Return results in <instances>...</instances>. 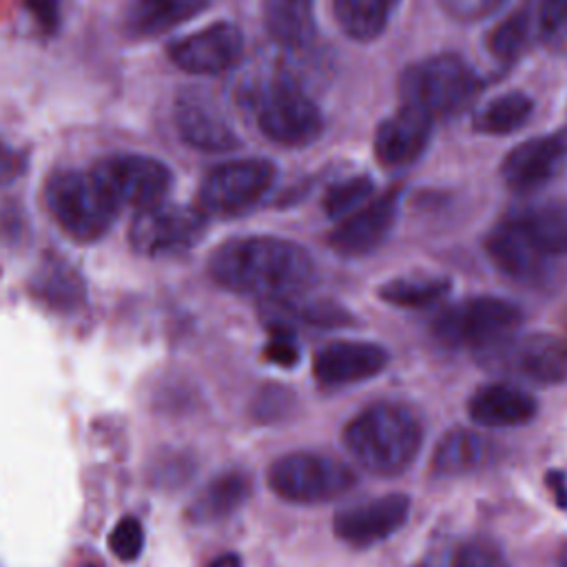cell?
Returning <instances> with one entry per match:
<instances>
[{
	"label": "cell",
	"mask_w": 567,
	"mask_h": 567,
	"mask_svg": "<svg viewBox=\"0 0 567 567\" xmlns=\"http://www.w3.org/2000/svg\"><path fill=\"white\" fill-rule=\"evenodd\" d=\"M270 492L288 503H328L357 485L350 465L319 452H290L275 458L266 470Z\"/></svg>",
	"instance_id": "277c9868"
},
{
	"label": "cell",
	"mask_w": 567,
	"mask_h": 567,
	"mask_svg": "<svg viewBox=\"0 0 567 567\" xmlns=\"http://www.w3.org/2000/svg\"><path fill=\"white\" fill-rule=\"evenodd\" d=\"M388 365V350L372 341H332L315 354L312 372L323 385L339 388L377 377Z\"/></svg>",
	"instance_id": "2e32d148"
},
{
	"label": "cell",
	"mask_w": 567,
	"mask_h": 567,
	"mask_svg": "<svg viewBox=\"0 0 567 567\" xmlns=\"http://www.w3.org/2000/svg\"><path fill=\"white\" fill-rule=\"evenodd\" d=\"M91 173L104 184L117 206H137L140 210L159 204L171 186L168 166L137 153L109 155L95 162Z\"/></svg>",
	"instance_id": "9c48e42d"
},
{
	"label": "cell",
	"mask_w": 567,
	"mask_h": 567,
	"mask_svg": "<svg viewBox=\"0 0 567 567\" xmlns=\"http://www.w3.org/2000/svg\"><path fill=\"white\" fill-rule=\"evenodd\" d=\"M266 359L281 368H292L299 361V348L295 343L292 332L286 326H275L272 337L264 350Z\"/></svg>",
	"instance_id": "d590c367"
},
{
	"label": "cell",
	"mask_w": 567,
	"mask_h": 567,
	"mask_svg": "<svg viewBox=\"0 0 567 567\" xmlns=\"http://www.w3.org/2000/svg\"><path fill=\"white\" fill-rule=\"evenodd\" d=\"M175 126L182 140L199 151L221 153L239 144V137L228 120L208 100L190 93L182 95L175 104Z\"/></svg>",
	"instance_id": "ac0fdd59"
},
{
	"label": "cell",
	"mask_w": 567,
	"mask_h": 567,
	"mask_svg": "<svg viewBox=\"0 0 567 567\" xmlns=\"http://www.w3.org/2000/svg\"><path fill=\"white\" fill-rule=\"evenodd\" d=\"M33 295L55 310H75L84 301L80 272L58 257H47L31 279Z\"/></svg>",
	"instance_id": "603a6c76"
},
{
	"label": "cell",
	"mask_w": 567,
	"mask_h": 567,
	"mask_svg": "<svg viewBox=\"0 0 567 567\" xmlns=\"http://www.w3.org/2000/svg\"><path fill=\"white\" fill-rule=\"evenodd\" d=\"M204 230L206 217L202 208L159 202L135 215L128 239L140 255L157 257L195 246Z\"/></svg>",
	"instance_id": "30bf717a"
},
{
	"label": "cell",
	"mask_w": 567,
	"mask_h": 567,
	"mask_svg": "<svg viewBox=\"0 0 567 567\" xmlns=\"http://www.w3.org/2000/svg\"><path fill=\"white\" fill-rule=\"evenodd\" d=\"M109 549L115 558H120L124 563L135 560L144 549V527H142V523L133 516L120 518L113 525L111 534H109Z\"/></svg>",
	"instance_id": "836d02e7"
},
{
	"label": "cell",
	"mask_w": 567,
	"mask_h": 567,
	"mask_svg": "<svg viewBox=\"0 0 567 567\" xmlns=\"http://www.w3.org/2000/svg\"><path fill=\"white\" fill-rule=\"evenodd\" d=\"M372 190H374V182L370 177H365V175L348 177V179L334 184L326 193L323 210L332 219H343V217L352 215L357 208H361L363 204H368Z\"/></svg>",
	"instance_id": "4dcf8cb0"
},
{
	"label": "cell",
	"mask_w": 567,
	"mask_h": 567,
	"mask_svg": "<svg viewBox=\"0 0 567 567\" xmlns=\"http://www.w3.org/2000/svg\"><path fill=\"white\" fill-rule=\"evenodd\" d=\"M44 204L58 226L78 241L100 239L120 208L91 171L53 173L44 184Z\"/></svg>",
	"instance_id": "3957f363"
},
{
	"label": "cell",
	"mask_w": 567,
	"mask_h": 567,
	"mask_svg": "<svg viewBox=\"0 0 567 567\" xmlns=\"http://www.w3.org/2000/svg\"><path fill=\"white\" fill-rule=\"evenodd\" d=\"M244 51V38L237 24L215 22L202 31L179 38L168 49L175 66L193 75H210L230 69Z\"/></svg>",
	"instance_id": "4fadbf2b"
},
{
	"label": "cell",
	"mask_w": 567,
	"mask_h": 567,
	"mask_svg": "<svg viewBox=\"0 0 567 567\" xmlns=\"http://www.w3.org/2000/svg\"><path fill=\"white\" fill-rule=\"evenodd\" d=\"M532 109L534 102L529 95L520 91H507L483 104L476 111L472 126L483 135H507L518 131L529 120Z\"/></svg>",
	"instance_id": "4316f807"
},
{
	"label": "cell",
	"mask_w": 567,
	"mask_h": 567,
	"mask_svg": "<svg viewBox=\"0 0 567 567\" xmlns=\"http://www.w3.org/2000/svg\"><path fill=\"white\" fill-rule=\"evenodd\" d=\"M547 485L554 489V494L558 498V505L567 507V481L560 474L551 472V474H547Z\"/></svg>",
	"instance_id": "f35d334b"
},
{
	"label": "cell",
	"mask_w": 567,
	"mask_h": 567,
	"mask_svg": "<svg viewBox=\"0 0 567 567\" xmlns=\"http://www.w3.org/2000/svg\"><path fill=\"white\" fill-rule=\"evenodd\" d=\"M27 4L42 27L53 29L58 24V18H60L58 0H27Z\"/></svg>",
	"instance_id": "74e56055"
},
{
	"label": "cell",
	"mask_w": 567,
	"mask_h": 567,
	"mask_svg": "<svg viewBox=\"0 0 567 567\" xmlns=\"http://www.w3.org/2000/svg\"><path fill=\"white\" fill-rule=\"evenodd\" d=\"M255 120L259 131L281 146H306L323 131L319 106L297 84L286 80L261 89Z\"/></svg>",
	"instance_id": "52a82bcc"
},
{
	"label": "cell",
	"mask_w": 567,
	"mask_h": 567,
	"mask_svg": "<svg viewBox=\"0 0 567 567\" xmlns=\"http://www.w3.org/2000/svg\"><path fill=\"white\" fill-rule=\"evenodd\" d=\"M399 195V188L385 190L357 208L352 215L343 217L328 235L330 248L346 257H359L383 244L396 219Z\"/></svg>",
	"instance_id": "5bb4252c"
},
{
	"label": "cell",
	"mask_w": 567,
	"mask_h": 567,
	"mask_svg": "<svg viewBox=\"0 0 567 567\" xmlns=\"http://www.w3.org/2000/svg\"><path fill=\"white\" fill-rule=\"evenodd\" d=\"M485 250L492 264L516 281H534L543 272L545 257L509 217L487 235Z\"/></svg>",
	"instance_id": "ffe728a7"
},
{
	"label": "cell",
	"mask_w": 567,
	"mask_h": 567,
	"mask_svg": "<svg viewBox=\"0 0 567 567\" xmlns=\"http://www.w3.org/2000/svg\"><path fill=\"white\" fill-rule=\"evenodd\" d=\"M24 171V157L0 140V186L11 184Z\"/></svg>",
	"instance_id": "8d00e7d4"
},
{
	"label": "cell",
	"mask_w": 567,
	"mask_h": 567,
	"mask_svg": "<svg viewBox=\"0 0 567 567\" xmlns=\"http://www.w3.org/2000/svg\"><path fill=\"white\" fill-rule=\"evenodd\" d=\"M410 505V496L399 492L352 503L334 514V536L354 547L377 545L394 536L408 523Z\"/></svg>",
	"instance_id": "7c38bea8"
},
{
	"label": "cell",
	"mask_w": 567,
	"mask_h": 567,
	"mask_svg": "<svg viewBox=\"0 0 567 567\" xmlns=\"http://www.w3.org/2000/svg\"><path fill=\"white\" fill-rule=\"evenodd\" d=\"M523 323L520 310L498 297H472L445 308L432 323L436 339L450 348L483 354L512 339Z\"/></svg>",
	"instance_id": "5b68a950"
},
{
	"label": "cell",
	"mask_w": 567,
	"mask_h": 567,
	"mask_svg": "<svg viewBox=\"0 0 567 567\" xmlns=\"http://www.w3.org/2000/svg\"><path fill=\"white\" fill-rule=\"evenodd\" d=\"M208 272L226 290L275 299L310 286L315 261L303 246L281 237H239L210 255Z\"/></svg>",
	"instance_id": "6da1fadb"
},
{
	"label": "cell",
	"mask_w": 567,
	"mask_h": 567,
	"mask_svg": "<svg viewBox=\"0 0 567 567\" xmlns=\"http://www.w3.org/2000/svg\"><path fill=\"white\" fill-rule=\"evenodd\" d=\"M543 255H567V204L518 210L509 217Z\"/></svg>",
	"instance_id": "cb8c5ba5"
},
{
	"label": "cell",
	"mask_w": 567,
	"mask_h": 567,
	"mask_svg": "<svg viewBox=\"0 0 567 567\" xmlns=\"http://www.w3.org/2000/svg\"><path fill=\"white\" fill-rule=\"evenodd\" d=\"M478 75L452 53L427 58L401 75V100L423 106L432 117H450L463 111L478 93Z\"/></svg>",
	"instance_id": "8992f818"
},
{
	"label": "cell",
	"mask_w": 567,
	"mask_h": 567,
	"mask_svg": "<svg viewBox=\"0 0 567 567\" xmlns=\"http://www.w3.org/2000/svg\"><path fill=\"white\" fill-rule=\"evenodd\" d=\"M536 31L547 49L567 51V0H540Z\"/></svg>",
	"instance_id": "1f68e13d"
},
{
	"label": "cell",
	"mask_w": 567,
	"mask_h": 567,
	"mask_svg": "<svg viewBox=\"0 0 567 567\" xmlns=\"http://www.w3.org/2000/svg\"><path fill=\"white\" fill-rule=\"evenodd\" d=\"M529 27H532V20L525 9L514 11L503 22H498V27L487 38V47L492 55L498 58L501 62L516 60L527 47Z\"/></svg>",
	"instance_id": "f546056e"
},
{
	"label": "cell",
	"mask_w": 567,
	"mask_h": 567,
	"mask_svg": "<svg viewBox=\"0 0 567 567\" xmlns=\"http://www.w3.org/2000/svg\"><path fill=\"white\" fill-rule=\"evenodd\" d=\"M213 0H131L126 24L137 35L164 33L206 9Z\"/></svg>",
	"instance_id": "d4e9b609"
},
{
	"label": "cell",
	"mask_w": 567,
	"mask_h": 567,
	"mask_svg": "<svg viewBox=\"0 0 567 567\" xmlns=\"http://www.w3.org/2000/svg\"><path fill=\"white\" fill-rule=\"evenodd\" d=\"M492 443L483 434L454 427L441 436L432 452V474L436 476H458L483 467L492 458Z\"/></svg>",
	"instance_id": "7402d4cb"
},
{
	"label": "cell",
	"mask_w": 567,
	"mask_h": 567,
	"mask_svg": "<svg viewBox=\"0 0 567 567\" xmlns=\"http://www.w3.org/2000/svg\"><path fill=\"white\" fill-rule=\"evenodd\" d=\"M536 399L514 383H489L478 388L470 403L467 414L481 427H518L536 416Z\"/></svg>",
	"instance_id": "d6986e66"
},
{
	"label": "cell",
	"mask_w": 567,
	"mask_h": 567,
	"mask_svg": "<svg viewBox=\"0 0 567 567\" xmlns=\"http://www.w3.org/2000/svg\"><path fill=\"white\" fill-rule=\"evenodd\" d=\"M483 365L509 372L536 385L567 381V343L556 334H514L501 346L478 354Z\"/></svg>",
	"instance_id": "ba28073f"
},
{
	"label": "cell",
	"mask_w": 567,
	"mask_h": 567,
	"mask_svg": "<svg viewBox=\"0 0 567 567\" xmlns=\"http://www.w3.org/2000/svg\"><path fill=\"white\" fill-rule=\"evenodd\" d=\"M208 567H244V565H241V558L237 554H221Z\"/></svg>",
	"instance_id": "ab89813d"
},
{
	"label": "cell",
	"mask_w": 567,
	"mask_h": 567,
	"mask_svg": "<svg viewBox=\"0 0 567 567\" xmlns=\"http://www.w3.org/2000/svg\"><path fill=\"white\" fill-rule=\"evenodd\" d=\"M432 120L434 117L423 106L401 100L396 113L383 120L374 133L377 159L388 168L414 162L427 146Z\"/></svg>",
	"instance_id": "9a60e30c"
},
{
	"label": "cell",
	"mask_w": 567,
	"mask_h": 567,
	"mask_svg": "<svg viewBox=\"0 0 567 567\" xmlns=\"http://www.w3.org/2000/svg\"><path fill=\"white\" fill-rule=\"evenodd\" d=\"M565 155L567 135L525 140L503 159L501 177L516 193L536 190L558 173Z\"/></svg>",
	"instance_id": "e0dca14e"
},
{
	"label": "cell",
	"mask_w": 567,
	"mask_h": 567,
	"mask_svg": "<svg viewBox=\"0 0 567 567\" xmlns=\"http://www.w3.org/2000/svg\"><path fill=\"white\" fill-rule=\"evenodd\" d=\"M450 288L447 279L441 277H416L394 279L379 288V297L399 308H423L439 301Z\"/></svg>",
	"instance_id": "f1b7e54d"
},
{
	"label": "cell",
	"mask_w": 567,
	"mask_h": 567,
	"mask_svg": "<svg viewBox=\"0 0 567 567\" xmlns=\"http://www.w3.org/2000/svg\"><path fill=\"white\" fill-rule=\"evenodd\" d=\"M315 0H264V22L272 40L284 47H303L315 35Z\"/></svg>",
	"instance_id": "484cf974"
},
{
	"label": "cell",
	"mask_w": 567,
	"mask_h": 567,
	"mask_svg": "<svg viewBox=\"0 0 567 567\" xmlns=\"http://www.w3.org/2000/svg\"><path fill=\"white\" fill-rule=\"evenodd\" d=\"M452 567H503L496 545L485 538H472L456 547Z\"/></svg>",
	"instance_id": "e575fe53"
},
{
	"label": "cell",
	"mask_w": 567,
	"mask_h": 567,
	"mask_svg": "<svg viewBox=\"0 0 567 567\" xmlns=\"http://www.w3.org/2000/svg\"><path fill=\"white\" fill-rule=\"evenodd\" d=\"M399 0H334L341 29L359 42L374 40L388 24Z\"/></svg>",
	"instance_id": "83f0119b"
},
{
	"label": "cell",
	"mask_w": 567,
	"mask_h": 567,
	"mask_svg": "<svg viewBox=\"0 0 567 567\" xmlns=\"http://www.w3.org/2000/svg\"><path fill=\"white\" fill-rule=\"evenodd\" d=\"M275 166L261 157L230 159L215 166L199 186V208L230 215L255 204L272 184Z\"/></svg>",
	"instance_id": "8fae6325"
},
{
	"label": "cell",
	"mask_w": 567,
	"mask_h": 567,
	"mask_svg": "<svg viewBox=\"0 0 567 567\" xmlns=\"http://www.w3.org/2000/svg\"><path fill=\"white\" fill-rule=\"evenodd\" d=\"M292 408L295 396L284 385H266L255 394L250 412L259 423H279L292 414Z\"/></svg>",
	"instance_id": "d6a6232c"
},
{
	"label": "cell",
	"mask_w": 567,
	"mask_h": 567,
	"mask_svg": "<svg viewBox=\"0 0 567 567\" xmlns=\"http://www.w3.org/2000/svg\"><path fill=\"white\" fill-rule=\"evenodd\" d=\"M350 458L374 476H399L412 467L423 445V427L399 403H372L348 421L341 434Z\"/></svg>",
	"instance_id": "7a4b0ae2"
},
{
	"label": "cell",
	"mask_w": 567,
	"mask_h": 567,
	"mask_svg": "<svg viewBox=\"0 0 567 567\" xmlns=\"http://www.w3.org/2000/svg\"><path fill=\"white\" fill-rule=\"evenodd\" d=\"M250 496V478L230 470L217 474L213 481L204 485V489L193 498L186 509V518L195 525H210L233 516Z\"/></svg>",
	"instance_id": "44dd1931"
}]
</instances>
